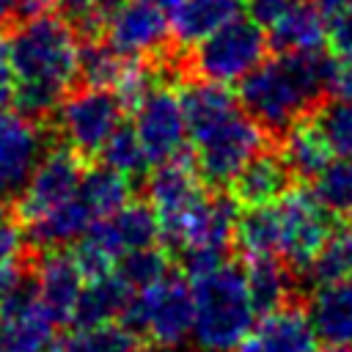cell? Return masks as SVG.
I'll list each match as a JSON object with an SVG mask.
<instances>
[{
  "label": "cell",
  "mask_w": 352,
  "mask_h": 352,
  "mask_svg": "<svg viewBox=\"0 0 352 352\" xmlns=\"http://www.w3.org/2000/svg\"><path fill=\"white\" fill-rule=\"evenodd\" d=\"M135 58L121 55L118 50H113L102 36L82 44L80 50V80L91 88H107L116 91L118 82L124 80V74L129 72Z\"/></svg>",
  "instance_id": "cell-27"
},
{
  "label": "cell",
  "mask_w": 352,
  "mask_h": 352,
  "mask_svg": "<svg viewBox=\"0 0 352 352\" xmlns=\"http://www.w3.org/2000/svg\"><path fill=\"white\" fill-rule=\"evenodd\" d=\"M19 289V270L14 264H0V302Z\"/></svg>",
  "instance_id": "cell-40"
},
{
  "label": "cell",
  "mask_w": 352,
  "mask_h": 352,
  "mask_svg": "<svg viewBox=\"0 0 352 352\" xmlns=\"http://www.w3.org/2000/svg\"><path fill=\"white\" fill-rule=\"evenodd\" d=\"M324 16H330V14H336V11H341V8H346V6H352V0H311Z\"/></svg>",
  "instance_id": "cell-41"
},
{
  "label": "cell",
  "mask_w": 352,
  "mask_h": 352,
  "mask_svg": "<svg viewBox=\"0 0 352 352\" xmlns=\"http://www.w3.org/2000/svg\"><path fill=\"white\" fill-rule=\"evenodd\" d=\"M85 275L74 264L72 253H47L36 267V297L52 314L55 322H72L77 300L82 294Z\"/></svg>",
  "instance_id": "cell-16"
},
{
  "label": "cell",
  "mask_w": 352,
  "mask_h": 352,
  "mask_svg": "<svg viewBox=\"0 0 352 352\" xmlns=\"http://www.w3.org/2000/svg\"><path fill=\"white\" fill-rule=\"evenodd\" d=\"M60 6V14L72 22V25H82L88 30H96L104 11L116 3V0H55Z\"/></svg>",
  "instance_id": "cell-34"
},
{
  "label": "cell",
  "mask_w": 352,
  "mask_h": 352,
  "mask_svg": "<svg viewBox=\"0 0 352 352\" xmlns=\"http://www.w3.org/2000/svg\"><path fill=\"white\" fill-rule=\"evenodd\" d=\"M245 283H248V292H250V300H253L256 311H270V308L283 305L286 297H289V289H292L289 270L275 256L248 258Z\"/></svg>",
  "instance_id": "cell-26"
},
{
  "label": "cell",
  "mask_w": 352,
  "mask_h": 352,
  "mask_svg": "<svg viewBox=\"0 0 352 352\" xmlns=\"http://www.w3.org/2000/svg\"><path fill=\"white\" fill-rule=\"evenodd\" d=\"M99 154L104 157L107 168H113V170H118L124 176H138L148 165L146 151H143L138 135L132 132V126H124V124L110 135V140L102 146Z\"/></svg>",
  "instance_id": "cell-30"
},
{
  "label": "cell",
  "mask_w": 352,
  "mask_h": 352,
  "mask_svg": "<svg viewBox=\"0 0 352 352\" xmlns=\"http://www.w3.org/2000/svg\"><path fill=\"white\" fill-rule=\"evenodd\" d=\"M314 195L330 214L352 220V160H330L314 176Z\"/></svg>",
  "instance_id": "cell-29"
},
{
  "label": "cell",
  "mask_w": 352,
  "mask_h": 352,
  "mask_svg": "<svg viewBox=\"0 0 352 352\" xmlns=\"http://www.w3.org/2000/svg\"><path fill=\"white\" fill-rule=\"evenodd\" d=\"M28 234L22 228V220L0 201V264H14L25 250Z\"/></svg>",
  "instance_id": "cell-33"
},
{
  "label": "cell",
  "mask_w": 352,
  "mask_h": 352,
  "mask_svg": "<svg viewBox=\"0 0 352 352\" xmlns=\"http://www.w3.org/2000/svg\"><path fill=\"white\" fill-rule=\"evenodd\" d=\"M0 352H6V349H0Z\"/></svg>",
  "instance_id": "cell-44"
},
{
  "label": "cell",
  "mask_w": 352,
  "mask_h": 352,
  "mask_svg": "<svg viewBox=\"0 0 352 352\" xmlns=\"http://www.w3.org/2000/svg\"><path fill=\"white\" fill-rule=\"evenodd\" d=\"M308 314L322 344L330 349H352V278L319 283Z\"/></svg>",
  "instance_id": "cell-18"
},
{
  "label": "cell",
  "mask_w": 352,
  "mask_h": 352,
  "mask_svg": "<svg viewBox=\"0 0 352 352\" xmlns=\"http://www.w3.org/2000/svg\"><path fill=\"white\" fill-rule=\"evenodd\" d=\"M327 44L336 55H352V6L327 16Z\"/></svg>",
  "instance_id": "cell-35"
},
{
  "label": "cell",
  "mask_w": 352,
  "mask_h": 352,
  "mask_svg": "<svg viewBox=\"0 0 352 352\" xmlns=\"http://www.w3.org/2000/svg\"><path fill=\"white\" fill-rule=\"evenodd\" d=\"M14 96H16V72L11 60V47L8 38L0 36V107H8Z\"/></svg>",
  "instance_id": "cell-36"
},
{
  "label": "cell",
  "mask_w": 352,
  "mask_h": 352,
  "mask_svg": "<svg viewBox=\"0 0 352 352\" xmlns=\"http://www.w3.org/2000/svg\"><path fill=\"white\" fill-rule=\"evenodd\" d=\"M96 220L91 217V212L85 209V204L80 201V195H74L72 201L44 212L41 217L25 223L28 226V239H33L38 248H60V245H72L77 242Z\"/></svg>",
  "instance_id": "cell-22"
},
{
  "label": "cell",
  "mask_w": 352,
  "mask_h": 352,
  "mask_svg": "<svg viewBox=\"0 0 352 352\" xmlns=\"http://www.w3.org/2000/svg\"><path fill=\"white\" fill-rule=\"evenodd\" d=\"M267 41L278 52L289 55L322 52L327 44V16L311 0H297L272 25H267Z\"/></svg>",
  "instance_id": "cell-17"
},
{
  "label": "cell",
  "mask_w": 352,
  "mask_h": 352,
  "mask_svg": "<svg viewBox=\"0 0 352 352\" xmlns=\"http://www.w3.org/2000/svg\"><path fill=\"white\" fill-rule=\"evenodd\" d=\"M270 212L275 256L294 270H308L330 231V212L308 190H286L275 204H270Z\"/></svg>",
  "instance_id": "cell-8"
},
{
  "label": "cell",
  "mask_w": 352,
  "mask_h": 352,
  "mask_svg": "<svg viewBox=\"0 0 352 352\" xmlns=\"http://www.w3.org/2000/svg\"><path fill=\"white\" fill-rule=\"evenodd\" d=\"M192 294V341L201 352H234L256 324L245 270L231 261L209 264L190 272Z\"/></svg>",
  "instance_id": "cell-5"
},
{
  "label": "cell",
  "mask_w": 352,
  "mask_h": 352,
  "mask_svg": "<svg viewBox=\"0 0 352 352\" xmlns=\"http://www.w3.org/2000/svg\"><path fill=\"white\" fill-rule=\"evenodd\" d=\"M330 94L352 99V55H338L330 63Z\"/></svg>",
  "instance_id": "cell-38"
},
{
  "label": "cell",
  "mask_w": 352,
  "mask_h": 352,
  "mask_svg": "<svg viewBox=\"0 0 352 352\" xmlns=\"http://www.w3.org/2000/svg\"><path fill=\"white\" fill-rule=\"evenodd\" d=\"M245 11L242 0H179L170 11V36L190 47L239 19Z\"/></svg>",
  "instance_id": "cell-20"
},
{
  "label": "cell",
  "mask_w": 352,
  "mask_h": 352,
  "mask_svg": "<svg viewBox=\"0 0 352 352\" xmlns=\"http://www.w3.org/2000/svg\"><path fill=\"white\" fill-rule=\"evenodd\" d=\"M55 0H0V19L3 22H19L36 14H44Z\"/></svg>",
  "instance_id": "cell-37"
},
{
  "label": "cell",
  "mask_w": 352,
  "mask_h": 352,
  "mask_svg": "<svg viewBox=\"0 0 352 352\" xmlns=\"http://www.w3.org/2000/svg\"><path fill=\"white\" fill-rule=\"evenodd\" d=\"M82 160L69 146H58L44 151L38 165L33 168L30 179L25 182L19 198V220L30 223L44 212L72 201L82 182Z\"/></svg>",
  "instance_id": "cell-13"
},
{
  "label": "cell",
  "mask_w": 352,
  "mask_h": 352,
  "mask_svg": "<svg viewBox=\"0 0 352 352\" xmlns=\"http://www.w3.org/2000/svg\"><path fill=\"white\" fill-rule=\"evenodd\" d=\"M135 121H132V132L138 135L148 165H162L179 157H187V121H184V110H182V96L165 85V82H154L135 104Z\"/></svg>",
  "instance_id": "cell-10"
},
{
  "label": "cell",
  "mask_w": 352,
  "mask_h": 352,
  "mask_svg": "<svg viewBox=\"0 0 352 352\" xmlns=\"http://www.w3.org/2000/svg\"><path fill=\"white\" fill-rule=\"evenodd\" d=\"M286 168L294 176L302 179H314L322 173V168L333 160V148L322 132V126L316 121H297L286 129V140H283V151H280Z\"/></svg>",
  "instance_id": "cell-23"
},
{
  "label": "cell",
  "mask_w": 352,
  "mask_h": 352,
  "mask_svg": "<svg viewBox=\"0 0 352 352\" xmlns=\"http://www.w3.org/2000/svg\"><path fill=\"white\" fill-rule=\"evenodd\" d=\"M135 333L121 322H94L72 324L66 333L55 336L50 352H132Z\"/></svg>",
  "instance_id": "cell-24"
},
{
  "label": "cell",
  "mask_w": 352,
  "mask_h": 352,
  "mask_svg": "<svg viewBox=\"0 0 352 352\" xmlns=\"http://www.w3.org/2000/svg\"><path fill=\"white\" fill-rule=\"evenodd\" d=\"M124 324L157 346H179L192 333L190 283L168 272L160 280L135 289L124 308Z\"/></svg>",
  "instance_id": "cell-6"
},
{
  "label": "cell",
  "mask_w": 352,
  "mask_h": 352,
  "mask_svg": "<svg viewBox=\"0 0 352 352\" xmlns=\"http://www.w3.org/2000/svg\"><path fill=\"white\" fill-rule=\"evenodd\" d=\"M58 322L33 289H16L0 302V349L6 352H50Z\"/></svg>",
  "instance_id": "cell-14"
},
{
  "label": "cell",
  "mask_w": 352,
  "mask_h": 352,
  "mask_svg": "<svg viewBox=\"0 0 352 352\" xmlns=\"http://www.w3.org/2000/svg\"><path fill=\"white\" fill-rule=\"evenodd\" d=\"M292 170L286 168L280 154L258 151L231 182L234 201L242 206H267L275 204L289 190Z\"/></svg>",
  "instance_id": "cell-19"
},
{
  "label": "cell",
  "mask_w": 352,
  "mask_h": 352,
  "mask_svg": "<svg viewBox=\"0 0 352 352\" xmlns=\"http://www.w3.org/2000/svg\"><path fill=\"white\" fill-rule=\"evenodd\" d=\"M96 30L121 55L146 60L165 50L170 38V14L160 0H116Z\"/></svg>",
  "instance_id": "cell-11"
},
{
  "label": "cell",
  "mask_w": 352,
  "mask_h": 352,
  "mask_svg": "<svg viewBox=\"0 0 352 352\" xmlns=\"http://www.w3.org/2000/svg\"><path fill=\"white\" fill-rule=\"evenodd\" d=\"M330 63L322 52L264 58L239 82V104L264 129H289L330 91Z\"/></svg>",
  "instance_id": "cell-4"
},
{
  "label": "cell",
  "mask_w": 352,
  "mask_h": 352,
  "mask_svg": "<svg viewBox=\"0 0 352 352\" xmlns=\"http://www.w3.org/2000/svg\"><path fill=\"white\" fill-rule=\"evenodd\" d=\"M77 195L85 204V209L91 212V217L102 220V217L113 214L116 209H121L124 204H129L132 182H129V176H124L107 165H99V168H91L82 173Z\"/></svg>",
  "instance_id": "cell-25"
},
{
  "label": "cell",
  "mask_w": 352,
  "mask_h": 352,
  "mask_svg": "<svg viewBox=\"0 0 352 352\" xmlns=\"http://www.w3.org/2000/svg\"><path fill=\"white\" fill-rule=\"evenodd\" d=\"M319 336L311 314L300 305L283 302L264 311L242 341V352H319Z\"/></svg>",
  "instance_id": "cell-15"
},
{
  "label": "cell",
  "mask_w": 352,
  "mask_h": 352,
  "mask_svg": "<svg viewBox=\"0 0 352 352\" xmlns=\"http://www.w3.org/2000/svg\"><path fill=\"white\" fill-rule=\"evenodd\" d=\"M116 272L135 289L140 286H148L154 280H160L162 275H168V256L151 245V248H143V250H135V253H126L118 264H116Z\"/></svg>",
  "instance_id": "cell-31"
},
{
  "label": "cell",
  "mask_w": 352,
  "mask_h": 352,
  "mask_svg": "<svg viewBox=\"0 0 352 352\" xmlns=\"http://www.w3.org/2000/svg\"><path fill=\"white\" fill-rule=\"evenodd\" d=\"M132 352H135V349H132ZM138 352H182V349H179V346H157V344H154V346H146V349H138Z\"/></svg>",
  "instance_id": "cell-42"
},
{
  "label": "cell",
  "mask_w": 352,
  "mask_h": 352,
  "mask_svg": "<svg viewBox=\"0 0 352 352\" xmlns=\"http://www.w3.org/2000/svg\"><path fill=\"white\" fill-rule=\"evenodd\" d=\"M316 124L322 126L333 154H338L341 160H352V99H336L333 104H327Z\"/></svg>",
  "instance_id": "cell-32"
},
{
  "label": "cell",
  "mask_w": 352,
  "mask_h": 352,
  "mask_svg": "<svg viewBox=\"0 0 352 352\" xmlns=\"http://www.w3.org/2000/svg\"><path fill=\"white\" fill-rule=\"evenodd\" d=\"M267 30L256 19L239 16L195 44L192 69L201 80L239 85L267 58Z\"/></svg>",
  "instance_id": "cell-7"
},
{
  "label": "cell",
  "mask_w": 352,
  "mask_h": 352,
  "mask_svg": "<svg viewBox=\"0 0 352 352\" xmlns=\"http://www.w3.org/2000/svg\"><path fill=\"white\" fill-rule=\"evenodd\" d=\"M179 96L198 176L212 184H231L264 148V126L245 113L228 85L198 77Z\"/></svg>",
  "instance_id": "cell-2"
},
{
  "label": "cell",
  "mask_w": 352,
  "mask_h": 352,
  "mask_svg": "<svg viewBox=\"0 0 352 352\" xmlns=\"http://www.w3.org/2000/svg\"><path fill=\"white\" fill-rule=\"evenodd\" d=\"M16 72V107L33 118L52 113L80 77V36L63 14L19 19L8 38Z\"/></svg>",
  "instance_id": "cell-3"
},
{
  "label": "cell",
  "mask_w": 352,
  "mask_h": 352,
  "mask_svg": "<svg viewBox=\"0 0 352 352\" xmlns=\"http://www.w3.org/2000/svg\"><path fill=\"white\" fill-rule=\"evenodd\" d=\"M124 124V102L107 88H80L58 104V129L72 151L99 154L110 135Z\"/></svg>",
  "instance_id": "cell-9"
},
{
  "label": "cell",
  "mask_w": 352,
  "mask_h": 352,
  "mask_svg": "<svg viewBox=\"0 0 352 352\" xmlns=\"http://www.w3.org/2000/svg\"><path fill=\"white\" fill-rule=\"evenodd\" d=\"M132 297V286L113 270L99 278H88L82 286V294L77 300L74 324H94V322H116L124 316V308Z\"/></svg>",
  "instance_id": "cell-21"
},
{
  "label": "cell",
  "mask_w": 352,
  "mask_h": 352,
  "mask_svg": "<svg viewBox=\"0 0 352 352\" xmlns=\"http://www.w3.org/2000/svg\"><path fill=\"white\" fill-rule=\"evenodd\" d=\"M330 352H352V349H330Z\"/></svg>",
  "instance_id": "cell-43"
},
{
  "label": "cell",
  "mask_w": 352,
  "mask_h": 352,
  "mask_svg": "<svg viewBox=\"0 0 352 352\" xmlns=\"http://www.w3.org/2000/svg\"><path fill=\"white\" fill-rule=\"evenodd\" d=\"M44 151V126L19 107H0V201L22 192Z\"/></svg>",
  "instance_id": "cell-12"
},
{
  "label": "cell",
  "mask_w": 352,
  "mask_h": 352,
  "mask_svg": "<svg viewBox=\"0 0 352 352\" xmlns=\"http://www.w3.org/2000/svg\"><path fill=\"white\" fill-rule=\"evenodd\" d=\"M297 0H248V11H250V19H256L261 28L272 25L283 11H289Z\"/></svg>",
  "instance_id": "cell-39"
},
{
  "label": "cell",
  "mask_w": 352,
  "mask_h": 352,
  "mask_svg": "<svg viewBox=\"0 0 352 352\" xmlns=\"http://www.w3.org/2000/svg\"><path fill=\"white\" fill-rule=\"evenodd\" d=\"M146 192L160 236L182 250L187 272L226 258L236 228V201L209 195L187 157L162 162L148 176Z\"/></svg>",
  "instance_id": "cell-1"
},
{
  "label": "cell",
  "mask_w": 352,
  "mask_h": 352,
  "mask_svg": "<svg viewBox=\"0 0 352 352\" xmlns=\"http://www.w3.org/2000/svg\"><path fill=\"white\" fill-rule=\"evenodd\" d=\"M308 275L314 283H333L352 278V220L327 231L322 248L308 264Z\"/></svg>",
  "instance_id": "cell-28"
}]
</instances>
